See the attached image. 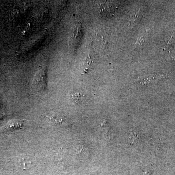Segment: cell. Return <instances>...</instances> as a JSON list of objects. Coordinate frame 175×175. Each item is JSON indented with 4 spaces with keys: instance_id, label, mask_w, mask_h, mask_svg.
<instances>
[{
    "instance_id": "obj_10",
    "label": "cell",
    "mask_w": 175,
    "mask_h": 175,
    "mask_svg": "<svg viewBox=\"0 0 175 175\" xmlns=\"http://www.w3.org/2000/svg\"><path fill=\"white\" fill-rule=\"evenodd\" d=\"M135 134H134L132 133V134L131 135L130 137V140H131V142H132V143H134V142L137 141V135H135Z\"/></svg>"
},
{
    "instance_id": "obj_8",
    "label": "cell",
    "mask_w": 175,
    "mask_h": 175,
    "mask_svg": "<svg viewBox=\"0 0 175 175\" xmlns=\"http://www.w3.org/2000/svg\"><path fill=\"white\" fill-rule=\"evenodd\" d=\"M137 42L136 43V45H137L141 46L142 45V44L145 41V39L143 38V36H141V37H139L137 39Z\"/></svg>"
},
{
    "instance_id": "obj_7",
    "label": "cell",
    "mask_w": 175,
    "mask_h": 175,
    "mask_svg": "<svg viewBox=\"0 0 175 175\" xmlns=\"http://www.w3.org/2000/svg\"><path fill=\"white\" fill-rule=\"evenodd\" d=\"M50 121L51 123L54 124H59L62 123L63 119L62 117L57 115H53L51 116L49 118Z\"/></svg>"
},
{
    "instance_id": "obj_1",
    "label": "cell",
    "mask_w": 175,
    "mask_h": 175,
    "mask_svg": "<svg viewBox=\"0 0 175 175\" xmlns=\"http://www.w3.org/2000/svg\"><path fill=\"white\" fill-rule=\"evenodd\" d=\"M32 86L38 91H43L46 87V76L43 70H40L36 72L34 75Z\"/></svg>"
},
{
    "instance_id": "obj_2",
    "label": "cell",
    "mask_w": 175,
    "mask_h": 175,
    "mask_svg": "<svg viewBox=\"0 0 175 175\" xmlns=\"http://www.w3.org/2000/svg\"><path fill=\"white\" fill-rule=\"evenodd\" d=\"M142 10L140 8L137 11L133 13L130 17L129 20V26L133 27L134 26L137 24V23L139 22L140 20H141V18H142Z\"/></svg>"
},
{
    "instance_id": "obj_5",
    "label": "cell",
    "mask_w": 175,
    "mask_h": 175,
    "mask_svg": "<svg viewBox=\"0 0 175 175\" xmlns=\"http://www.w3.org/2000/svg\"><path fill=\"white\" fill-rule=\"evenodd\" d=\"M19 162L20 167L26 169L30 167L32 163L30 159L26 158H21L20 159Z\"/></svg>"
},
{
    "instance_id": "obj_4",
    "label": "cell",
    "mask_w": 175,
    "mask_h": 175,
    "mask_svg": "<svg viewBox=\"0 0 175 175\" xmlns=\"http://www.w3.org/2000/svg\"><path fill=\"white\" fill-rule=\"evenodd\" d=\"M93 61L90 56H88L84 61L83 72H87L93 67Z\"/></svg>"
},
{
    "instance_id": "obj_3",
    "label": "cell",
    "mask_w": 175,
    "mask_h": 175,
    "mask_svg": "<svg viewBox=\"0 0 175 175\" xmlns=\"http://www.w3.org/2000/svg\"><path fill=\"white\" fill-rule=\"evenodd\" d=\"M160 75H145L143 78H140L138 80L140 83L143 85H147L150 83L152 82L153 81H155L157 79H160Z\"/></svg>"
},
{
    "instance_id": "obj_6",
    "label": "cell",
    "mask_w": 175,
    "mask_h": 175,
    "mask_svg": "<svg viewBox=\"0 0 175 175\" xmlns=\"http://www.w3.org/2000/svg\"><path fill=\"white\" fill-rule=\"evenodd\" d=\"M22 124L19 121L12 120L8 123L7 127L8 128L16 129L22 127Z\"/></svg>"
},
{
    "instance_id": "obj_9",
    "label": "cell",
    "mask_w": 175,
    "mask_h": 175,
    "mask_svg": "<svg viewBox=\"0 0 175 175\" xmlns=\"http://www.w3.org/2000/svg\"><path fill=\"white\" fill-rule=\"evenodd\" d=\"M80 94L79 93H75L72 94V99H74L75 102H78L79 100V98L80 97Z\"/></svg>"
}]
</instances>
